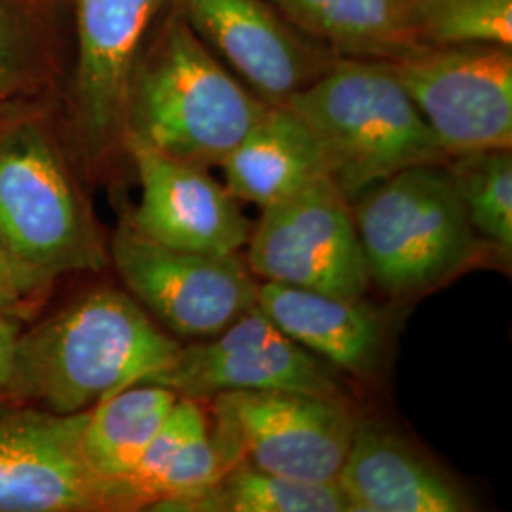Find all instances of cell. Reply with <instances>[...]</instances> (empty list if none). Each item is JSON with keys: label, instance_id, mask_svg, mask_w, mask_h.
Listing matches in <instances>:
<instances>
[{"label": "cell", "instance_id": "2e32d148", "mask_svg": "<svg viewBox=\"0 0 512 512\" xmlns=\"http://www.w3.org/2000/svg\"><path fill=\"white\" fill-rule=\"evenodd\" d=\"M256 308L293 342L329 365L370 378L384 355V327L361 300L258 281Z\"/></svg>", "mask_w": 512, "mask_h": 512}, {"label": "cell", "instance_id": "ac0fdd59", "mask_svg": "<svg viewBox=\"0 0 512 512\" xmlns=\"http://www.w3.org/2000/svg\"><path fill=\"white\" fill-rule=\"evenodd\" d=\"M61 0H0V107L59 101L69 76Z\"/></svg>", "mask_w": 512, "mask_h": 512}, {"label": "cell", "instance_id": "cb8c5ba5", "mask_svg": "<svg viewBox=\"0 0 512 512\" xmlns=\"http://www.w3.org/2000/svg\"><path fill=\"white\" fill-rule=\"evenodd\" d=\"M207 414L200 401L179 397L160 431L126 478L109 488L110 511H147L152 492L171 459L198 429L207 425Z\"/></svg>", "mask_w": 512, "mask_h": 512}, {"label": "cell", "instance_id": "484cf974", "mask_svg": "<svg viewBox=\"0 0 512 512\" xmlns=\"http://www.w3.org/2000/svg\"><path fill=\"white\" fill-rule=\"evenodd\" d=\"M35 296L37 293L19 274L18 266L0 241V310L23 313Z\"/></svg>", "mask_w": 512, "mask_h": 512}, {"label": "cell", "instance_id": "ffe728a7", "mask_svg": "<svg viewBox=\"0 0 512 512\" xmlns=\"http://www.w3.org/2000/svg\"><path fill=\"white\" fill-rule=\"evenodd\" d=\"M177 401L179 395L173 389L143 382L129 385L88 410L82 452L107 490L135 469Z\"/></svg>", "mask_w": 512, "mask_h": 512}, {"label": "cell", "instance_id": "7402d4cb", "mask_svg": "<svg viewBox=\"0 0 512 512\" xmlns=\"http://www.w3.org/2000/svg\"><path fill=\"white\" fill-rule=\"evenodd\" d=\"M446 169L476 236L503 255L512 251L511 148L475 150L452 156Z\"/></svg>", "mask_w": 512, "mask_h": 512}, {"label": "cell", "instance_id": "7c38bea8", "mask_svg": "<svg viewBox=\"0 0 512 512\" xmlns=\"http://www.w3.org/2000/svg\"><path fill=\"white\" fill-rule=\"evenodd\" d=\"M190 29L270 107H283L338 55L294 27L270 0H169Z\"/></svg>", "mask_w": 512, "mask_h": 512}, {"label": "cell", "instance_id": "d4e9b609", "mask_svg": "<svg viewBox=\"0 0 512 512\" xmlns=\"http://www.w3.org/2000/svg\"><path fill=\"white\" fill-rule=\"evenodd\" d=\"M217 444L211 437L209 421L186 440L158 480L147 511H158L165 503L205 490L224 471Z\"/></svg>", "mask_w": 512, "mask_h": 512}, {"label": "cell", "instance_id": "3957f363", "mask_svg": "<svg viewBox=\"0 0 512 512\" xmlns=\"http://www.w3.org/2000/svg\"><path fill=\"white\" fill-rule=\"evenodd\" d=\"M268 107L167 2L129 78L124 147L215 167Z\"/></svg>", "mask_w": 512, "mask_h": 512}, {"label": "cell", "instance_id": "5b68a950", "mask_svg": "<svg viewBox=\"0 0 512 512\" xmlns=\"http://www.w3.org/2000/svg\"><path fill=\"white\" fill-rule=\"evenodd\" d=\"M444 164L403 169L355 200L370 281L387 293L431 289L475 253L476 234Z\"/></svg>", "mask_w": 512, "mask_h": 512}, {"label": "cell", "instance_id": "5bb4252c", "mask_svg": "<svg viewBox=\"0 0 512 512\" xmlns=\"http://www.w3.org/2000/svg\"><path fill=\"white\" fill-rule=\"evenodd\" d=\"M124 152L141 184V202L128 220L147 238L198 253H238L253 224L238 200L217 183L209 167L126 143Z\"/></svg>", "mask_w": 512, "mask_h": 512}, {"label": "cell", "instance_id": "8fae6325", "mask_svg": "<svg viewBox=\"0 0 512 512\" xmlns=\"http://www.w3.org/2000/svg\"><path fill=\"white\" fill-rule=\"evenodd\" d=\"M148 382L200 403L226 391L342 397L336 368L298 346L258 308L243 313L217 336L181 346L173 363Z\"/></svg>", "mask_w": 512, "mask_h": 512}, {"label": "cell", "instance_id": "6da1fadb", "mask_svg": "<svg viewBox=\"0 0 512 512\" xmlns=\"http://www.w3.org/2000/svg\"><path fill=\"white\" fill-rule=\"evenodd\" d=\"M59 101L0 107V241L35 293L109 255L78 184Z\"/></svg>", "mask_w": 512, "mask_h": 512}, {"label": "cell", "instance_id": "603a6c76", "mask_svg": "<svg viewBox=\"0 0 512 512\" xmlns=\"http://www.w3.org/2000/svg\"><path fill=\"white\" fill-rule=\"evenodd\" d=\"M406 6L420 48H512V0H406Z\"/></svg>", "mask_w": 512, "mask_h": 512}, {"label": "cell", "instance_id": "e0dca14e", "mask_svg": "<svg viewBox=\"0 0 512 512\" xmlns=\"http://www.w3.org/2000/svg\"><path fill=\"white\" fill-rule=\"evenodd\" d=\"M219 167L230 194L260 209L330 179L319 141L287 107H268Z\"/></svg>", "mask_w": 512, "mask_h": 512}, {"label": "cell", "instance_id": "4fadbf2b", "mask_svg": "<svg viewBox=\"0 0 512 512\" xmlns=\"http://www.w3.org/2000/svg\"><path fill=\"white\" fill-rule=\"evenodd\" d=\"M88 412H0V512L110 511L107 484L82 452Z\"/></svg>", "mask_w": 512, "mask_h": 512}, {"label": "cell", "instance_id": "4316f807", "mask_svg": "<svg viewBox=\"0 0 512 512\" xmlns=\"http://www.w3.org/2000/svg\"><path fill=\"white\" fill-rule=\"evenodd\" d=\"M23 327V315L18 311L0 310V401L6 399L12 374L14 351Z\"/></svg>", "mask_w": 512, "mask_h": 512}, {"label": "cell", "instance_id": "277c9868", "mask_svg": "<svg viewBox=\"0 0 512 512\" xmlns=\"http://www.w3.org/2000/svg\"><path fill=\"white\" fill-rule=\"evenodd\" d=\"M283 107L311 129L351 205L403 169L450 160L385 61L338 57Z\"/></svg>", "mask_w": 512, "mask_h": 512}, {"label": "cell", "instance_id": "7a4b0ae2", "mask_svg": "<svg viewBox=\"0 0 512 512\" xmlns=\"http://www.w3.org/2000/svg\"><path fill=\"white\" fill-rule=\"evenodd\" d=\"M181 344L131 294L93 289L19 334L6 399L88 412L173 363Z\"/></svg>", "mask_w": 512, "mask_h": 512}, {"label": "cell", "instance_id": "52a82bcc", "mask_svg": "<svg viewBox=\"0 0 512 512\" xmlns=\"http://www.w3.org/2000/svg\"><path fill=\"white\" fill-rule=\"evenodd\" d=\"M209 401V431L226 469L249 463L308 482L336 480L357 423L342 397L226 391Z\"/></svg>", "mask_w": 512, "mask_h": 512}, {"label": "cell", "instance_id": "d6986e66", "mask_svg": "<svg viewBox=\"0 0 512 512\" xmlns=\"http://www.w3.org/2000/svg\"><path fill=\"white\" fill-rule=\"evenodd\" d=\"M338 57L395 61L420 50L406 0H270Z\"/></svg>", "mask_w": 512, "mask_h": 512}, {"label": "cell", "instance_id": "ba28073f", "mask_svg": "<svg viewBox=\"0 0 512 512\" xmlns=\"http://www.w3.org/2000/svg\"><path fill=\"white\" fill-rule=\"evenodd\" d=\"M110 258L131 296L177 336H217L256 308L258 279L238 253L173 249L126 219L112 236Z\"/></svg>", "mask_w": 512, "mask_h": 512}, {"label": "cell", "instance_id": "30bf717a", "mask_svg": "<svg viewBox=\"0 0 512 512\" xmlns=\"http://www.w3.org/2000/svg\"><path fill=\"white\" fill-rule=\"evenodd\" d=\"M385 63L450 158L512 147V48H420Z\"/></svg>", "mask_w": 512, "mask_h": 512}, {"label": "cell", "instance_id": "8992f818", "mask_svg": "<svg viewBox=\"0 0 512 512\" xmlns=\"http://www.w3.org/2000/svg\"><path fill=\"white\" fill-rule=\"evenodd\" d=\"M169 0H61L73 25V57L61 120L74 162L86 175L124 152L129 78Z\"/></svg>", "mask_w": 512, "mask_h": 512}, {"label": "cell", "instance_id": "9c48e42d", "mask_svg": "<svg viewBox=\"0 0 512 512\" xmlns=\"http://www.w3.org/2000/svg\"><path fill=\"white\" fill-rule=\"evenodd\" d=\"M247 247V266L260 281L346 300H361L372 283L353 205L330 179L264 207Z\"/></svg>", "mask_w": 512, "mask_h": 512}, {"label": "cell", "instance_id": "9a60e30c", "mask_svg": "<svg viewBox=\"0 0 512 512\" xmlns=\"http://www.w3.org/2000/svg\"><path fill=\"white\" fill-rule=\"evenodd\" d=\"M348 512H467L475 505L458 484L393 429L355 423L336 476Z\"/></svg>", "mask_w": 512, "mask_h": 512}, {"label": "cell", "instance_id": "44dd1931", "mask_svg": "<svg viewBox=\"0 0 512 512\" xmlns=\"http://www.w3.org/2000/svg\"><path fill=\"white\" fill-rule=\"evenodd\" d=\"M158 511L348 512V501L336 480L308 482L236 463L202 492L165 503Z\"/></svg>", "mask_w": 512, "mask_h": 512}]
</instances>
